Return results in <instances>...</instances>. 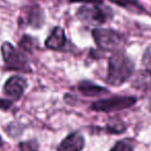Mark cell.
Returning <instances> with one entry per match:
<instances>
[{
	"instance_id": "2",
	"label": "cell",
	"mask_w": 151,
	"mask_h": 151,
	"mask_svg": "<svg viewBox=\"0 0 151 151\" xmlns=\"http://www.w3.org/2000/svg\"><path fill=\"white\" fill-rule=\"evenodd\" d=\"M91 35L98 47L105 52H120L124 45V37L119 32L106 28H95Z\"/></svg>"
},
{
	"instance_id": "17",
	"label": "cell",
	"mask_w": 151,
	"mask_h": 151,
	"mask_svg": "<svg viewBox=\"0 0 151 151\" xmlns=\"http://www.w3.org/2000/svg\"><path fill=\"white\" fill-rule=\"evenodd\" d=\"M14 105V100H8V99H1L0 98V110L2 111H7Z\"/></svg>"
},
{
	"instance_id": "4",
	"label": "cell",
	"mask_w": 151,
	"mask_h": 151,
	"mask_svg": "<svg viewBox=\"0 0 151 151\" xmlns=\"http://www.w3.org/2000/svg\"><path fill=\"white\" fill-rule=\"evenodd\" d=\"M137 103V98L134 96H116V97L102 99L93 102L91 109L97 112H112L120 111L133 107Z\"/></svg>"
},
{
	"instance_id": "7",
	"label": "cell",
	"mask_w": 151,
	"mask_h": 151,
	"mask_svg": "<svg viewBox=\"0 0 151 151\" xmlns=\"http://www.w3.org/2000/svg\"><path fill=\"white\" fill-rule=\"evenodd\" d=\"M28 86L26 78L20 75H14L5 81L3 86V93L14 101H18L23 97Z\"/></svg>"
},
{
	"instance_id": "18",
	"label": "cell",
	"mask_w": 151,
	"mask_h": 151,
	"mask_svg": "<svg viewBox=\"0 0 151 151\" xmlns=\"http://www.w3.org/2000/svg\"><path fill=\"white\" fill-rule=\"evenodd\" d=\"M70 3H78V2H82V3H88V4H102L103 0H69Z\"/></svg>"
},
{
	"instance_id": "16",
	"label": "cell",
	"mask_w": 151,
	"mask_h": 151,
	"mask_svg": "<svg viewBox=\"0 0 151 151\" xmlns=\"http://www.w3.org/2000/svg\"><path fill=\"white\" fill-rule=\"evenodd\" d=\"M107 131L110 134H121L125 131V125L121 122H116L115 124H108Z\"/></svg>"
},
{
	"instance_id": "20",
	"label": "cell",
	"mask_w": 151,
	"mask_h": 151,
	"mask_svg": "<svg viewBox=\"0 0 151 151\" xmlns=\"http://www.w3.org/2000/svg\"><path fill=\"white\" fill-rule=\"evenodd\" d=\"M2 144H3V141H2V138L0 136V146H2Z\"/></svg>"
},
{
	"instance_id": "6",
	"label": "cell",
	"mask_w": 151,
	"mask_h": 151,
	"mask_svg": "<svg viewBox=\"0 0 151 151\" xmlns=\"http://www.w3.org/2000/svg\"><path fill=\"white\" fill-rule=\"evenodd\" d=\"M143 70H140L136 74L133 80V86L143 91H151V52H145L142 59Z\"/></svg>"
},
{
	"instance_id": "15",
	"label": "cell",
	"mask_w": 151,
	"mask_h": 151,
	"mask_svg": "<svg viewBox=\"0 0 151 151\" xmlns=\"http://www.w3.org/2000/svg\"><path fill=\"white\" fill-rule=\"evenodd\" d=\"M34 44H35L34 39L31 37H29V36H24L20 42V46L24 50H27V52H31V50H33Z\"/></svg>"
},
{
	"instance_id": "13",
	"label": "cell",
	"mask_w": 151,
	"mask_h": 151,
	"mask_svg": "<svg viewBox=\"0 0 151 151\" xmlns=\"http://www.w3.org/2000/svg\"><path fill=\"white\" fill-rule=\"evenodd\" d=\"M110 151H134V145L127 140H121L116 142Z\"/></svg>"
},
{
	"instance_id": "11",
	"label": "cell",
	"mask_w": 151,
	"mask_h": 151,
	"mask_svg": "<svg viewBox=\"0 0 151 151\" xmlns=\"http://www.w3.org/2000/svg\"><path fill=\"white\" fill-rule=\"evenodd\" d=\"M112 3L120 6V7L125 8L129 12H132L134 14H141L145 12L144 7L139 3L138 0H110Z\"/></svg>"
},
{
	"instance_id": "3",
	"label": "cell",
	"mask_w": 151,
	"mask_h": 151,
	"mask_svg": "<svg viewBox=\"0 0 151 151\" xmlns=\"http://www.w3.org/2000/svg\"><path fill=\"white\" fill-rule=\"evenodd\" d=\"M76 16L82 23L86 25L101 26L112 18V12L106 6H101V4H91L79 7L76 12Z\"/></svg>"
},
{
	"instance_id": "12",
	"label": "cell",
	"mask_w": 151,
	"mask_h": 151,
	"mask_svg": "<svg viewBox=\"0 0 151 151\" xmlns=\"http://www.w3.org/2000/svg\"><path fill=\"white\" fill-rule=\"evenodd\" d=\"M28 20H29V24L32 25V26L41 27L42 23H43V14H42L40 7L35 6V7L31 8Z\"/></svg>"
},
{
	"instance_id": "9",
	"label": "cell",
	"mask_w": 151,
	"mask_h": 151,
	"mask_svg": "<svg viewBox=\"0 0 151 151\" xmlns=\"http://www.w3.org/2000/svg\"><path fill=\"white\" fill-rule=\"evenodd\" d=\"M66 35L65 31L61 27H56L52 31L50 35L45 40V46L50 50H63L66 44Z\"/></svg>"
},
{
	"instance_id": "5",
	"label": "cell",
	"mask_w": 151,
	"mask_h": 151,
	"mask_svg": "<svg viewBox=\"0 0 151 151\" xmlns=\"http://www.w3.org/2000/svg\"><path fill=\"white\" fill-rule=\"evenodd\" d=\"M1 54L6 68L9 70L29 72V63L20 50H16L9 42H4L1 46Z\"/></svg>"
},
{
	"instance_id": "1",
	"label": "cell",
	"mask_w": 151,
	"mask_h": 151,
	"mask_svg": "<svg viewBox=\"0 0 151 151\" xmlns=\"http://www.w3.org/2000/svg\"><path fill=\"white\" fill-rule=\"evenodd\" d=\"M135 64L123 52H116L108 60L106 81L112 86H119L133 76Z\"/></svg>"
},
{
	"instance_id": "10",
	"label": "cell",
	"mask_w": 151,
	"mask_h": 151,
	"mask_svg": "<svg viewBox=\"0 0 151 151\" xmlns=\"http://www.w3.org/2000/svg\"><path fill=\"white\" fill-rule=\"evenodd\" d=\"M77 90L81 95L86 96V97H98V96L109 93V91L106 88L98 86L95 82L90 81V80H81L78 83Z\"/></svg>"
},
{
	"instance_id": "19",
	"label": "cell",
	"mask_w": 151,
	"mask_h": 151,
	"mask_svg": "<svg viewBox=\"0 0 151 151\" xmlns=\"http://www.w3.org/2000/svg\"><path fill=\"white\" fill-rule=\"evenodd\" d=\"M148 108H149V110H150V112H151V98L149 99V105H148Z\"/></svg>"
},
{
	"instance_id": "14",
	"label": "cell",
	"mask_w": 151,
	"mask_h": 151,
	"mask_svg": "<svg viewBox=\"0 0 151 151\" xmlns=\"http://www.w3.org/2000/svg\"><path fill=\"white\" fill-rule=\"evenodd\" d=\"M38 143L35 140H28V141L21 142L19 144V149L20 151H38Z\"/></svg>"
},
{
	"instance_id": "8",
	"label": "cell",
	"mask_w": 151,
	"mask_h": 151,
	"mask_svg": "<svg viewBox=\"0 0 151 151\" xmlns=\"http://www.w3.org/2000/svg\"><path fill=\"white\" fill-rule=\"evenodd\" d=\"M86 140L79 132H73L69 134L65 139L61 141L57 147L58 151H82L84 148Z\"/></svg>"
}]
</instances>
